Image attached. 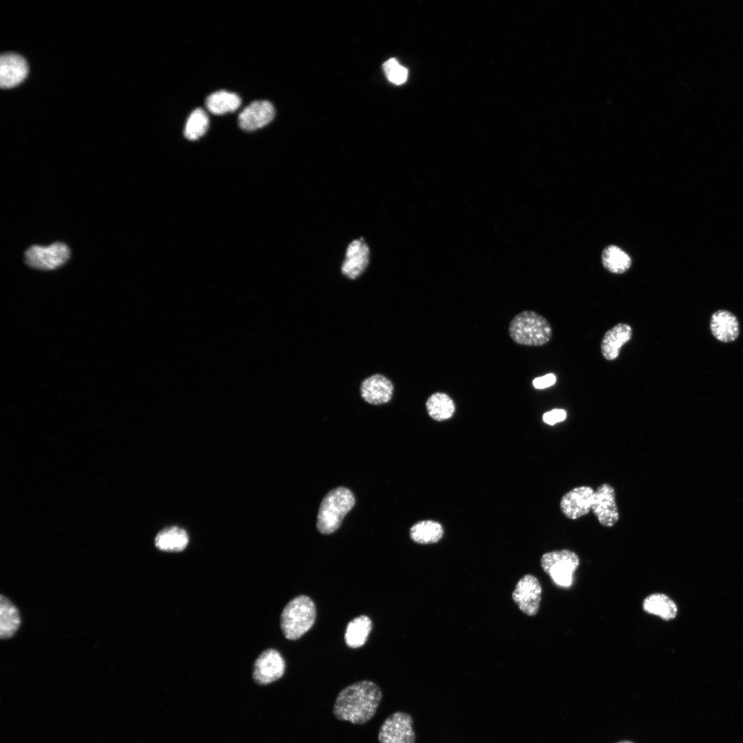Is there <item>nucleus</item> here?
<instances>
[{
  "label": "nucleus",
  "mask_w": 743,
  "mask_h": 743,
  "mask_svg": "<svg viewBox=\"0 0 743 743\" xmlns=\"http://www.w3.org/2000/svg\"><path fill=\"white\" fill-rule=\"evenodd\" d=\"M240 105L241 98L237 94L225 90H219L210 94L205 100L207 109L215 115L233 112L239 108Z\"/></svg>",
  "instance_id": "nucleus-22"
},
{
  "label": "nucleus",
  "mask_w": 743,
  "mask_h": 743,
  "mask_svg": "<svg viewBox=\"0 0 743 743\" xmlns=\"http://www.w3.org/2000/svg\"><path fill=\"white\" fill-rule=\"evenodd\" d=\"M566 416L567 413L564 409H554L543 415V420L548 424L554 425L557 422L563 421L566 418Z\"/></svg>",
  "instance_id": "nucleus-28"
},
{
  "label": "nucleus",
  "mask_w": 743,
  "mask_h": 743,
  "mask_svg": "<svg viewBox=\"0 0 743 743\" xmlns=\"http://www.w3.org/2000/svg\"><path fill=\"white\" fill-rule=\"evenodd\" d=\"M189 543L186 532L178 527L171 526L161 530L155 539V546L160 550L179 552L183 550Z\"/></svg>",
  "instance_id": "nucleus-19"
},
{
  "label": "nucleus",
  "mask_w": 743,
  "mask_h": 743,
  "mask_svg": "<svg viewBox=\"0 0 743 743\" xmlns=\"http://www.w3.org/2000/svg\"><path fill=\"white\" fill-rule=\"evenodd\" d=\"M592 510L603 526L610 528L617 523L619 513L613 486L607 483L598 486L594 492Z\"/></svg>",
  "instance_id": "nucleus-10"
},
{
  "label": "nucleus",
  "mask_w": 743,
  "mask_h": 743,
  "mask_svg": "<svg viewBox=\"0 0 743 743\" xmlns=\"http://www.w3.org/2000/svg\"><path fill=\"white\" fill-rule=\"evenodd\" d=\"M541 591L538 579L532 574H526L516 584L512 598L521 612L535 616L539 608Z\"/></svg>",
  "instance_id": "nucleus-8"
},
{
  "label": "nucleus",
  "mask_w": 743,
  "mask_h": 743,
  "mask_svg": "<svg viewBox=\"0 0 743 743\" xmlns=\"http://www.w3.org/2000/svg\"><path fill=\"white\" fill-rule=\"evenodd\" d=\"M286 669L284 659L274 649L263 651L254 663L252 677L259 685L272 683L282 677Z\"/></svg>",
  "instance_id": "nucleus-9"
},
{
  "label": "nucleus",
  "mask_w": 743,
  "mask_h": 743,
  "mask_svg": "<svg viewBox=\"0 0 743 743\" xmlns=\"http://www.w3.org/2000/svg\"><path fill=\"white\" fill-rule=\"evenodd\" d=\"M594 491L588 486L575 487L566 493L560 502L562 513L570 519L588 515L593 504Z\"/></svg>",
  "instance_id": "nucleus-11"
},
{
  "label": "nucleus",
  "mask_w": 743,
  "mask_h": 743,
  "mask_svg": "<svg viewBox=\"0 0 743 743\" xmlns=\"http://www.w3.org/2000/svg\"><path fill=\"white\" fill-rule=\"evenodd\" d=\"M369 255V248L362 239L352 241L347 248L342 273L349 279H356L366 268Z\"/></svg>",
  "instance_id": "nucleus-15"
},
{
  "label": "nucleus",
  "mask_w": 743,
  "mask_h": 743,
  "mask_svg": "<svg viewBox=\"0 0 743 743\" xmlns=\"http://www.w3.org/2000/svg\"><path fill=\"white\" fill-rule=\"evenodd\" d=\"M383 68L387 79L395 85H401L407 79V68L401 65L396 58H389L386 61Z\"/></svg>",
  "instance_id": "nucleus-27"
},
{
  "label": "nucleus",
  "mask_w": 743,
  "mask_h": 743,
  "mask_svg": "<svg viewBox=\"0 0 743 743\" xmlns=\"http://www.w3.org/2000/svg\"><path fill=\"white\" fill-rule=\"evenodd\" d=\"M616 743H634V742H632V741H630V740H621V741L617 742Z\"/></svg>",
  "instance_id": "nucleus-30"
},
{
  "label": "nucleus",
  "mask_w": 743,
  "mask_h": 743,
  "mask_svg": "<svg viewBox=\"0 0 743 743\" xmlns=\"http://www.w3.org/2000/svg\"><path fill=\"white\" fill-rule=\"evenodd\" d=\"M371 619L361 615L352 620L347 625L345 633V641L350 648H358L367 640L372 630Z\"/></svg>",
  "instance_id": "nucleus-21"
},
{
  "label": "nucleus",
  "mask_w": 743,
  "mask_h": 743,
  "mask_svg": "<svg viewBox=\"0 0 743 743\" xmlns=\"http://www.w3.org/2000/svg\"><path fill=\"white\" fill-rule=\"evenodd\" d=\"M354 504V496L348 488L338 487L330 491L320 505L316 522L318 530L325 535L334 532Z\"/></svg>",
  "instance_id": "nucleus-3"
},
{
  "label": "nucleus",
  "mask_w": 743,
  "mask_h": 743,
  "mask_svg": "<svg viewBox=\"0 0 743 743\" xmlns=\"http://www.w3.org/2000/svg\"><path fill=\"white\" fill-rule=\"evenodd\" d=\"M70 250L62 242H55L47 246L33 245L25 252L27 265L39 270H54L64 264L69 258Z\"/></svg>",
  "instance_id": "nucleus-6"
},
{
  "label": "nucleus",
  "mask_w": 743,
  "mask_h": 743,
  "mask_svg": "<svg viewBox=\"0 0 743 743\" xmlns=\"http://www.w3.org/2000/svg\"><path fill=\"white\" fill-rule=\"evenodd\" d=\"M383 698V691L374 682L364 680L343 688L337 695L333 715L341 721L364 724L374 716Z\"/></svg>",
  "instance_id": "nucleus-1"
},
{
  "label": "nucleus",
  "mask_w": 743,
  "mask_h": 743,
  "mask_svg": "<svg viewBox=\"0 0 743 743\" xmlns=\"http://www.w3.org/2000/svg\"><path fill=\"white\" fill-rule=\"evenodd\" d=\"M508 334L518 345L541 346L550 341L552 327L548 321L541 314L535 311L524 310L511 319Z\"/></svg>",
  "instance_id": "nucleus-2"
},
{
  "label": "nucleus",
  "mask_w": 743,
  "mask_h": 743,
  "mask_svg": "<svg viewBox=\"0 0 743 743\" xmlns=\"http://www.w3.org/2000/svg\"><path fill=\"white\" fill-rule=\"evenodd\" d=\"M601 261L604 268L614 274H623L632 265L630 257L619 247L610 245L602 252Z\"/></svg>",
  "instance_id": "nucleus-24"
},
{
  "label": "nucleus",
  "mask_w": 743,
  "mask_h": 743,
  "mask_svg": "<svg viewBox=\"0 0 743 743\" xmlns=\"http://www.w3.org/2000/svg\"><path fill=\"white\" fill-rule=\"evenodd\" d=\"M411 715L396 711L389 715L380 726L379 743H415L416 734Z\"/></svg>",
  "instance_id": "nucleus-7"
},
{
  "label": "nucleus",
  "mask_w": 743,
  "mask_h": 743,
  "mask_svg": "<svg viewBox=\"0 0 743 743\" xmlns=\"http://www.w3.org/2000/svg\"><path fill=\"white\" fill-rule=\"evenodd\" d=\"M579 558L570 550H554L543 554L541 566L545 572L558 586L569 588L573 582V574L579 566Z\"/></svg>",
  "instance_id": "nucleus-5"
},
{
  "label": "nucleus",
  "mask_w": 743,
  "mask_h": 743,
  "mask_svg": "<svg viewBox=\"0 0 743 743\" xmlns=\"http://www.w3.org/2000/svg\"><path fill=\"white\" fill-rule=\"evenodd\" d=\"M315 618L314 603L309 596L300 595L292 599L283 608L281 629L286 638L296 640L312 627Z\"/></svg>",
  "instance_id": "nucleus-4"
},
{
  "label": "nucleus",
  "mask_w": 743,
  "mask_h": 743,
  "mask_svg": "<svg viewBox=\"0 0 743 743\" xmlns=\"http://www.w3.org/2000/svg\"><path fill=\"white\" fill-rule=\"evenodd\" d=\"M642 606L646 613L658 616L667 621L674 619L678 613L676 603L663 593L649 594L643 599Z\"/></svg>",
  "instance_id": "nucleus-18"
},
{
  "label": "nucleus",
  "mask_w": 743,
  "mask_h": 743,
  "mask_svg": "<svg viewBox=\"0 0 743 743\" xmlns=\"http://www.w3.org/2000/svg\"><path fill=\"white\" fill-rule=\"evenodd\" d=\"M208 127V117L202 108H196L189 115L184 129V135L190 140L202 137Z\"/></svg>",
  "instance_id": "nucleus-26"
},
{
  "label": "nucleus",
  "mask_w": 743,
  "mask_h": 743,
  "mask_svg": "<svg viewBox=\"0 0 743 743\" xmlns=\"http://www.w3.org/2000/svg\"><path fill=\"white\" fill-rule=\"evenodd\" d=\"M443 533L442 525L431 520L418 521L410 529L411 539L420 544L436 543L441 539Z\"/></svg>",
  "instance_id": "nucleus-25"
},
{
  "label": "nucleus",
  "mask_w": 743,
  "mask_h": 743,
  "mask_svg": "<svg viewBox=\"0 0 743 743\" xmlns=\"http://www.w3.org/2000/svg\"><path fill=\"white\" fill-rule=\"evenodd\" d=\"M632 336V327L625 323H619L609 329L603 335L601 342V352L607 360H616L622 346L626 344Z\"/></svg>",
  "instance_id": "nucleus-16"
},
{
  "label": "nucleus",
  "mask_w": 743,
  "mask_h": 743,
  "mask_svg": "<svg viewBox=\"0 0 743 743\" xmlns=\"http://www.w3.org/2000/svg\"><path fill=\"white\" fill-rule=\"evenodd\" d=\"M272 104L268 100H255L239 114V127L245 131H252L270 123L274 117Z\"/></svg>",
  "instance_id": "nucleus-12"
},
{
  "label": "nucleus",
  "mask_w": 743,
  "mask_h": 743,
  "mask_svg": "<svg viewBox=\"0 0 743 743\" xmlns=\"http://www.w3.org/2000/svg\"><path fill=\"white\" fill-rule=\"evenodd\" d=\"M393 391L392 383L380 374H375L366 378L360 385L362 398L372 405H381L389 402Z\"/></svg>",
  "instance_id": "nucleus-17"
},
{
  "label": "nucleus",
  "mask_w": 743,
  "mask_h": 743,
  "mask_svg": "<svg viewBox=\"0 0 743 743\" xmlns=\"http://www.w3.org/2000/svg\"><path fill=\"white\" fill-rule=\"evenodd\" d=\"M426 409L429 416L436 421H443L451 418L455 412V406L452 398L443 392L432 394L426 401Z\"/></svg>",
  "instance_id": "nucleus-23"
},
{
  "label": "nucleus",
  "mask_w": 743,
  "mask_h": 743,
  "mask_svg": "<svg viewBox=\"0 0 743 743\" xmlns=\"http://www.w3.org/2000/svg\"><path fill=\"white\" fill-rule=\"evenodd\" d=\"M710 330L713 337L722 343L735 341L740 334V324L736 316L729 310L714 312L710 319Z\"/></svg>",
  "instance_id": "nucleus-14"
},
{
  "label": "nucleus",
  "mask_w": 743,
  "mask_h": 743,
  "mask_svg": "<svg viewBox=\"0 0 743 743\" xmlns=\"http://www.w3.org/2000/svg\"><path fill=\"white\" fill-rule=\"evenodd\" d=\"M556 381V376L554 374L550 373L533 379L532 385L535 389H542L552 386L555 384Z\"/></svg>",
  "instance_id": "nucleus-29"
},
{
  "label": "nucleus",
  "mask_w": 743,
  "mask_h": 743,
  "mask_svg": "<svg viewBox=\"0 0 743 743\" xmlns=\"http://www.w3.org/2000/svg\"><path fill=\"white\" fill-rule=\"evenodd\" d=\"M21 624L20 614L16 606L6 596L0 598V637H12Z\"/></svg>",
  "instance_id": "nucleus-20"
},
{
  "label": "nucleus",
  "mask_w": 743,
  "mask_h": 743,
  "mask_svg": "<svg viewBox=\"0 0 743 743\" xmlns=\"http://www.w3.org/2000/svg\"><path fill=\"white\" fill-rule=\"evenodd\" d=\"M28 67L25 60L12 52L2 54L0 57V85L1 88H12L26 78Z\"/></svg>",
  "instance_id": "nucleus-13"
}]
</instances>
